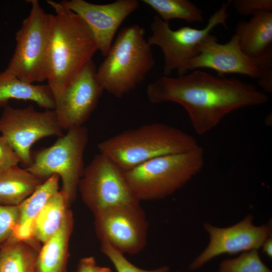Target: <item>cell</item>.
<instances>
[{"label":"cell","instance_id":"obj_9","mask_svg":"<svg viewBox=\"0 0 272 272\" xmlns=\"http://www.w3.org/2000/svg\"><path fill=\"white\" fill-rule=\"evenodd\" d=\"M231 1L223 3L209 19L206 27L195 29L183 26L172 30L168 22L155 16L150 25L151 35L147 41L152 46L156 45L162 50L164 60L165 76L176 71L179 76L187 73L185 66L188 61L197 53V47L202 40L216 26L222 25L227 28L228 8Z\"/></svg>","mask_w":272,"mask_h":272},{"label":"cell","instance_id":"obj_12","mask_svg":"<svg viewBox=\"0 0 272 272\" xmlns=\"http://www.w3.org/2000/svg\"><path fill=\"white\" fill-rule=\"evenodd\" d=\"M96 234L121 253L137 254L146 245L148 222L140 202L107 208L94 214Z\"/></svg>","mask_w":272,"mask_h":272},{"label":"cell","instance_id":"obj_15","mask_svg":"<svg viewBox=\"0 0 272 272\" xmlns=\"http://www.w3.org/2000/svg\"><path fill=\"white\" fill-rule=\"evenodd\" d=\"M60 2L85 22L98 50L104 57L109 51L120 26L139 6L137 0H117L106 4H95L85 0Z\"/></svg>","mask_w":272,"mask_h":272},{"label":"cell","instance_id":"obj_6","mask_svg":"<svg viewBox=\"0 0 272 272\" xmlns=\"http://www.w3.org/2000/svg\"><path fill=\"white\" fill-rule=\"evenodd\" d=\"M200 68L212 69L221 77L227 74L247 76L257 79L265 92H272V47L259 56H249L242 51L235 34L228 42L221 44L216 36L209 34L185 66L187 72Z\"/></svg>","mask_w":272,"mask_h":272},{"label":"cell","instance_id":"obj_16","mask_svg":"<svg viewBox=\"0 0 272 272\" xmlns=\"http://www.w3.org/2000/svg\"><path fill=\"white\" fill-rule=\"evenodd\" d=\"M60 177L53 174L46 179L20 205V220L11 238L26 242L35 240L33 225L35 218L49 199L59 191Z\"/></svg>","mask_w":272,"mask_h":272},{"label":"cell","instance_id":"obj_22","mask_svg":"<svg viewBox=\"0 0 272 272\" xmlns=\"http://www.w3.org/2000/svg\"><path fill=\"white\" fill-rule=\"evenodd\" d=\"M69 206L60 190L49 199L34 220L33 236L38 241L44 243L58 230Z\"/></svg>","mask_w":272,"mask_h":272},{"label":"cell","instance_id":"obj_21","mask_svg":"<svg viewBox=\"0 0 272 272\" xmlns=\"http://www.w3.org/2000/svg\"><path fill=\"white\" fill-rule=\"evenodd\" d=\"M39 251L30 243L10 238L0 246V272H37Z\"/></svg>","mask_w":272,"mask_h":272},{"label":"cell","instance_id":"obj_31","mask_svg":"<svg viewBox=\"0 0 272 272\" xmlns=\"http://www.w3.org/2000/svg\"><path fill=\"white\" fill-rule=\"evenodd\" d=\"M95 272H112L111 270L107 267L96 266Z\"/></svg>","mask_w":272,"mask_h":272},{"label":"cell","instance_id":"obj_5","mask_svg":"<svg viewBox=\"0 0 272 272\" xmlns=\"http://www.w3.org/2000/svg\"><path fill=\"white\" fill-rule=\"evenodd\" d=\"M203 164V150L198 146L187 152L155 158L123 173L139 201L152 200L165 198L182 188Z\"/></svg>","mask_w":272,"mask_h":272},{"label":"cell","instance_id":"obj_4","mask_svg":"<svg viewBox=\"0 0 272 272\" xmlns=\"http://www.w3.org/2000/svg\"><path fill=\"white\" fill-rule=\"evenodd\" d=\"M155 64L145 30L134 24L123 28L97 69V79L110 94L121 98L134 90Z\"/></svg>","mask_w":272,"mask_h":272},{"label":"cell","instance_id":"obj_27","mask_svg":"<svg viewBox=\"0 0 272 272\" xmlns=\"http://www.w3.org/2000/svg\"><path fill=\"white\" fill-rule=\"evenodd\" d=\"M231 3L238 13L244 16H253L262 11L272 12L271 0H234Z\"/></svg>","mask_w":272,"mask_h":272},{"label":"cell","instance_id":"obj_30","mask_svg":"<svg viewBox=\"0 0 272 272\" xmlns=\"http://www.w3.org/2000/svg\"><path fill=\"white\" fill-rule=\"evenodd\" d=\"M263 252L269 258L272 257V239L271 237L268 238L263 243Z\"/></svg>","mask_w":272,"mask_h":272},{"label":"cell","instance_id":"obj_17","mask_svg":"<svg viewBox=\"0 0 272 272\" xmlns=\"http://www.w3.org/2000/svg\"><path fill=\"white\" fill-rule=\"evenodd\" d=\"M73 223V213L69 209L60 228L40 248L37 260V272H66Z\"/></svg>","mask_w":272,"mask_h":272},{"label":"cell","instance_id":"obj_2","mask_svg":"<svg viewBox=\"0 0 272 272\" xmlns=\"http://www.w3.org/2000/svg\"><path fill=\"white\" fill-rule=\"evenodd\" d=\"M53 9L47 64V79L56 100L98 50L85 22L60 2L48 0Z\"/></svg>","mask_w":272,"mask_h":272},{"label":"cell","instance_id":"obj_20","mask_svg":"<svg viewBox=\"0 0 272 272\" xmlns=\"http://www.w3.org/2000/svg\"><path fill=\"white\" fill-rule=\"evenodd\" d=\"M43 181L18 165L0 172V205H20Z\"/></svg>","mask_w":272,"mask_h":272},{"label":"cell","instance_id":"obj_7","mask_svg":"<svg viewBox=\"0 0 272 272\" xmlns=\"http://www.w3.org/2000/svg\"><path fill=\"white\" fill-rule=\"evenodd\" d=\"M31 9L16 34V47L6 73L26 83L47 79V56L52 14L46 13L37 0L29 1Z\"/></svg>","mask_w":272,"mask_h":272},{"label":"cell","instance_id":"obj_26","mask_svg":"<svg viewBox=\"0 0 272 272\" xmlns=\"http://www.w3.org/2000/svg\"><path fill=\"white\" fill-rule=\"evenodd\" d=\"M20 217L18 206L0 205V246L12 236Z\"/></svg>","mask_w":272,"mask_h":272},{"label":"cell","instance_id":"obj_23","mask_svg":"<svg viewBox=\"0 0 272 272\" xmlns=\"http://www.w3.org/2000/svg\"><path fill=\"white\" fill-rule=\"evenodd\" d=\"M163 21L179 19L189 23L204 21L202 11L188 0H143Z\"/></svg>","mask_w":272,"mask_h":272},{"label":"cell","instance_id":"obj_19","mask_svg":"<svg viewBox=\"0 0 272 272\" xmlns=\"http://www.w3.org/2000/svg\"><path fill=\"white\" fill-rule=\"evenodd\" d=\"M14 99L34 102L46 110L55 108V99L48 84L26 83L4 71L0 72V107Z\"/></svg>","mask_w":272,"mask_h":272},{"label":"cell","instance_id":"obj_18","mask_svg":"<svg viewBox=\"0 0 272 272\" xmlns=\"http://www.w3.org/2000/svg\"><path fill=\"white\" fill-rule=\"evenodd\" d=\"M235 35L244 53L252 57L260 56L272 47V12H260L248 21L239 22Z\"/></svg>","mask_w":272,"mask_h":272},{"label":"cell","instance_id":"obj_10","mask_svg":"<svg viewBox=\"0 0 272 272\" xmlns=\"http://www.w3.org/2000/svg\"><path fill=\"white\" fill-rule=\"evenodd\" d=\"M78 191L93 214L113 207L140 202L130 188L123 171L101 153L85 167Z\"/></svg>","mask_w":272,"mask_h":272},{"label":"cell","instance_id":"obj_11","mask_svg":"<svg viewBox=\"0 0 272 272\" xmlns=\"http://www.w3.org/2000/svg\"><path fill=\"white\" fill-rule=\"evenodd\" d=\"M63 130L54 110L38 111L31 105L24 108L7 105L0 117V133L26 168L32 163V145L45 137H61Z\"/></svg>","mask_w":272,"mask_h":272},{"label":"cell","instance_id":"obj_8","mask_svg":"<svg viewBox=\"0 0 272 272\" xmlns=\"http://www.w3.org/2000/svg\"><path fill=\"white\" fill-rule=\"evenodd\" d=\"M89 132L83 125L67 130L51 146L32 155V163L25 168L43 180L57 174L62 182L60 190L70 205L76 199L84 170V153Z\"/></svg>","mask_w":272,"mask_h":272},{"label":"cell","instance_id":"obj_25","mask_svg":"<svg viewBox=\"0 0 272 272\" xmlns=\"http://www.w3.org/2000/svg\"><path fill=\"white\" fill-rule=\"evenodd\" d=\"M101 250L112 263L117 272H168L169 270L167 266L151 270L139 268L128 260L123 253L105 241H101Z\"/></svg>","mask_w":272,"mask_h":272},{"label":"cell","instance_id":"obj_13","mask_svg":"<svg viewBox=\"0 0 272 272\" xmlns=\"http://www.w3.org/2000/svg\"><path fill=\"white\" fill-rule=\"evenodd\" d=\"M93 61L89 62L56 100L54 111L63 130L80 126L96 108L104 91Z\"/></svg>","mask_w":272,"mask_h":272},{"label":"cell","instance_id":"obj_3","mask_svg":"<svg viewBox=\"0 0 272 272\" xmlns=\"http://www.w3.org/2000/svg\"><path fill=\"white\" fill-rule=\"evenodd\" d=\"M199 145L191 135L162 123L124 131L98 145L100 153L123 171L158 157L190 151Z\"/></svg>","mask_w":272,"mask_h":272},{"label":"cell","instance_id":"obj_1","mask_svg":"<svg viewBox=\"0 0 272 272\" xmlns=\"http://www.w3.org/2000/svg\"><path fill=\"white\" fill-rule=\"evenodd\" d=\"M146 94L153 103L171 102L182 106L199 134L214 128L232 111L268 100L252 84L198 70L177 77L162 76L147 86Z\"/></svg>","mask_w":272,"mask_h":272},{"label":"cell","instance_id":"obj_29","mask_svg":"<svg viewBox=\"0 0 272 272\" xmlns=\"http://www.w3.org/2000/svg\"><path fill=\"white\" fill-rule=\"evenodd\" d=\"M97 265L94 258L86 257L80 261L77 272H95Z\"/></svg>","mask_w":272,"mask_h":272},{"label":"cell","instance_id":"obj_28","mask_svg":"<svg viewBox=\"0 0 272 272\" xmlns=\"http://www.w3.org/2000/svg\"><path fill=\"white\" fill-rule=\"evenodd\" d=\"M21 163L20 159L9 142L0 136V172Z\"/></svg>","mask_w":272,"mask_h":272},{"label":"cell","instance_id":"obj_14","mask_svg":"<svg viewBox=\"0 0 272 272\" xmlns=\"http://www.w3.org/2000/svg\"><path fill=\"white\" fill-rule=\"evenodd\" d=\"M252 220L253 217L248 215L238 223L227 228H218L206 224L205 230L210 235L209 243L191 262L190 269L199 268L222 254H234L261 247L264 242L271 237V226H255Z\"/></svg>","mask_w":272,"mask_h":272},{"label":"cell","instance_id":"obj_24","mask_svg":"<svg viewBox=\"0 0 272 272\" xmlns=\"http://www.w3.org/2000/svg\"><path fill=\"white\" fill-rule=\"evenodd\" d=\"M218 272H272L261 259L257 250L244 252L237 257L221 262Z\"/></svg>","mask_w":272,"mask_h":272}]
</instances>
